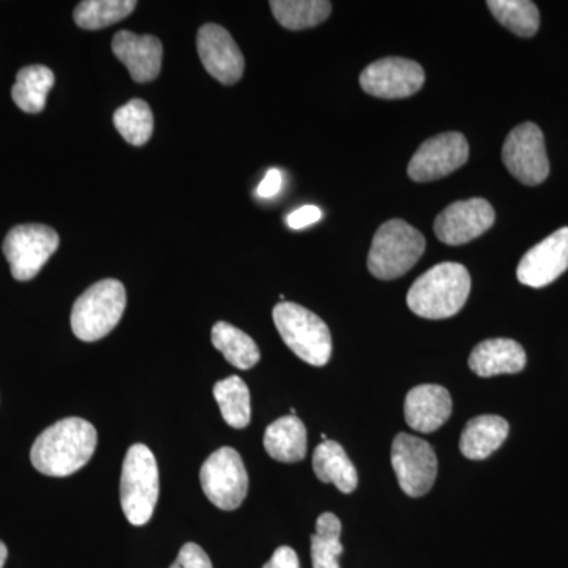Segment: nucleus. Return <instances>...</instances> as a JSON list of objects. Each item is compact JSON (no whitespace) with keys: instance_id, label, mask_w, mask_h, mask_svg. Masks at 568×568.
<instances>
[{"instance_id":"2f4dec72","label":"nucleus","mask_w":568,"mask_h":568,"mask_svg":"<svg viewBox=\"0 0 568 568\" xmlns=\"http://www.w3.org/2000/svg\"><path fill=\"white\" fill-rule=\"evenodd\" d=\"M283 185V175L280 173V170H268V173L265 174L263 182L257 185L256 194L263 200H268V197H274L275 194L280 193Z\"/></svg>"},{"instance_id":"9b49d317","label":"nucleus","mask_w":568,"mask_h":568,"mask_svg":"<svg viewBox=\"0 0 568 568\" xmlns=\"http://www.w3.org/2000/svg\"><path fill=\"white\" fill-rule=\"evenodd\" d=\"M467 159L469 144L462 133H440L426 140L414 153L407 175L418 183L439 181L459 170Z\"/></svg>"},{"instance_id":"f257e3e1","label":"nucleus","mask_w":568,"mask_h":568,"mask_svg":"<svg viewBox=\"0 0 568 568\" xmlns=\"http://www.w3.org/2000/svg\"><path fill=\"white\" fill-rule=\"evenodd\" d=\"M95 426L84 418L69 417L44 429L31 450L32 466L50 477H69L82 469L95 454Z\"/></svg>"},{"instance_id":"39448f33","label":"nucleus","mask_w":568,"mask_h":568,"mask_svg":"<svg viewBox=\"0 0 568 568\" xmlns=\"http://www.w3.org/2000/svg\"><path fill=\"white\" fill-rule=\"evenodd\" d=\"M425 237L420 231L403 220H388L373 239L368 268L376 278L395 280L407 274L425 253Z\"/></svg>"},{"instance_id":"6ab92c4d","label":"nucleus","mask_w":568,"mask_h":568,"mask_svg":"<svg viewBox=\"0 0 568 568\" xmlns=\"http://www.w3.org/2000/svg\"><path fill=\"white\" fill-rule=\"evenodd\" d=\"M508 422L499 416H478L467 422L459 439V450L467 459L480 462L506 443Z\"/></svg>"},{"instance_id":"5701e85b","label":"nucleus","mask_w":568,"mask_h":568,"mask_svg":"<svg viewBox=\"0 0 568 568\" xmlns=\"http://www.w3.org/2000/svg\"><path fill=\"white\" fill-rule=\"evenodd\" d=\"M212 345L224 355L231 365L239 369H250L260 362V347L252 336L233 324L220 321L212 328Z\"/></svg>"},{"instance_id":"6e6552de","label":"nucleus","mask_w":568,"mask_h":568,"mask_svg":"<svg viewBox=\"0 0 568 568\" xmlns=\"http://www.w3.org/2000/svg\"><path fill=\"white\" fill-rule=\"evenodd\" d=\"M200 480L204 495L222 510H235L248 495V474L244 462L231 447H222L205 459Z\"/></svg>"},{"instance_id":"1a4fd4ad","label":"nucleus","mask_w":568,"mask_h":568,"mask_svg":"<svg viewBox=\"0 0 568 568\" xmlns=\"http://www.w3.org/2000/svg\"><path fill=\"white\" fill-rule=\"evenodd\" d=\"M503 162L508 173L525 185L536 186L547 181V149L544 133L536 123H521L508 133L503 148Z\"/></svg>"},{"instance_id":"cd10ccee","label":"nucleus","mask_w":568,"mask_h":568,"mask_svg":"<svg viewBox=\"0 0 568 568\" xmlns=\"http://www.w3.org/2000/svg\"><path fill=\"white\" fill-rule=\"evenodd\" d=\"M342 521L331 511H325L316 521V534L312 536L313 568H339L343 545Z\"/></svg>"},{"instance_id":"2eb2a0df","label":"nucleus","mask_w":568,"mask_h":568,"mask_svg":"<svg viewBox=\"0 0 568 568\" xmlns=\"http://www.w3.org/2000/svg\"><path fill=\"white\" fill-rule=\"evenodd\" d=\"M567 268L568 227H560L521 257L517 278L525 286L545 287L556 282Z\"/></svg>"},{"instance_id":"c756f323","label":"nucleus","mask_w":568,"mask_h":568,"mask_svg":"<svg viewBox=\"0 0 568 568\" xmlns=\"http://www.w3.org/2000/svg\"><path fill=\"white\" fill-rule=\"evenodd\" d=\"M170 568H213L211 558L200 545L185 544L179 551L178 559Z\"/></svg>"},{"instance_id":"f3484780","label":"nucleus","mask_w":568,"mask_h":568,"mask_svg":"<svg viewBox=\"0 0 568 568\" xmlns=\"http://www.w3.org/2000/svg\"><path fill=\"white\" fill-rule=\"evenodd\" d=\"M452 416V396L436 384L414 387L405 399V418L418 433H433Z\"/></svg>"},{"instance_id":"f03ea898","label":"nucleus","mask_w":568,"mask_h":568,"mask_svg":"<svg viewBox=\"0 0 568 568\" xmlns=\"http://www.w3.org/2000/svg\"><path fill=\"white\" fill-rule=\"evenodd\" d=\"M470 293V275L463 264L440 263L417 278L407 306L425 320H447L459 313Z\"/></svg>"},{"instance_id":"aec40b11","label":"nucleus","mask_w":568,"mask_h":568,"mask_svg":"<svg viewBox=\"0 0 568 568\" xmlns=\"http://www.w3.org/2000/svg\"><path fill=\"white\" fill-rule=\"evenodd\" d=\"M313 470L324 484H334L339 491L349 495L358 485L357 470L347 457L345 448L335 440H323L313 454Z\"/></svg>"},{"instance_id":"9d476101","label":"nucleus","mask_w":568,"mask_h":568,"mask_svg":"<svg viewBox=\"0 0 568 568\" xmlns=\"http://www.w3.org/2000/svg\"><path fill=\"white\" fill-rule=\"evenodd\" d=\"M392 467L399 488L410 497L425 496L435 485L437 458L435 450L420 437L399 433L392 444Z\"/></svg>"},{"instance_id":"b1692460","label":"nucleus","mask_w":568,"mask_h":568,"mask_svg":"<svg viewBox=\"0 0 568 568\" xmlns=\"http://www.w3.org/2000/svg\"><path fill=\"white\" fill-rule=\"evenodd\" d=\"M213 396L222 410L223 420L233 428L242 429L252 420V398L245 381L230 376L213 386Z\"/></svg>"},{"instance_id":"f8f14e48","label":"nucleus","mask_w":568,"mask_h":568,"mask_svg":"<svg viewBox=\"0 0 568 568\" xmlns=\"http://www.w3.org/2000/svg\"><path fill=\"white\" fill-rule=\"evenodd\" d=\"M425 71L420 63L405 58H386L373 62L361 74L362 89L376 99H407L424 88Z\"/></svg>"},{"instance_id":"20e7f679","label":"nucleus","mask_w":568,"mask_h":568,"mask_svg":"<svg viewBox=\"0 0 568 568\" xmlns=\"http://www.w3.org/2000/svg\"><path fill=\"white\" fill-rule=\"evenodd\" d=\"M159 465L151 448L134 444L123 459L121 477V506L133 526L151 521L159 503Z\"/></svg>"},{"instance_id":"423d86ee","label":"nucleus","mask_w":568,"mask_h":568,"mask_svg":"<svg viewBox=\"0 0 568 568\" xmlns=\"http://www.w3.org/2000/svg\"><path fill=\"white\" fill-rule=\"evenodd\" d=\"M276 331L298 358L313 366H324L332 357V336L327 324L315 313L293 302L274 308Z\"/></svg>"},{"instance_id":"4be33fe9","label":"nucleus","mask_w":568,"mask_h":568,"mask_svg":"<svg viewBox=\"0 0 568 568\" xmlns=\"http://www.w3.org/2000/svg\"><path fill=\"white\" fill-rule=\"evenodd\" d=\"M52 85H54V73L48 67H24L18 71L11 97L21 111L37 114L47 106L48 93Z\"/></svg>"},{"instance_id":"bb28decb","label":"nucleus","mask_w":568,"mask_h":568,"mask_svg":"<svg viewBox=\"0 0 568 568\" xmlns=\"http://www.w3.org/2000/svg\"><path fill=\"white\" fill-rule=\"evenodd\" d=\"M134 0H84L74 9V22L85 31H99L133 13Z\"/></svg>"},{"instance_id":"393cba45","label":"nucleus","mask_w":568,"mask_h":568,"mask_svg":"<svg viewBox=\"0 0 568 568\" xmlns=\"http://www.w3.org/2000/svg\"><path fill=\"white\" fill-rule=\"evenodd\" d=\"M271 9L283 28L302 31L316 28L327 20L332 13V3L325 0H272Z\"/></svg>"},{"instance_id":"a211bd4d","label":"nucleus","mask_w":568,"mask_h":568,"mask_svg":"<svg viewBox=\"0 0 568 568\" xmlns=\"http://www.w3.org/2000/svg\"><path fill=\"white\" fill-rule=\"evenodd\" d=\"M526 353L515 339L493 338L474 347L469 368L480 377L515 375L526 366Z\"/></svg>"},{"instance_id":"7ed1b4c3","label":"nucleus","mask_w":568,"mask_h":568,"mask_svg":"<svg viewBox=\"0 0 568 568\" xmlns=\"http://www.w3.org/2000/svg\"><path fill=\"white\" fill-rule=\"evenodd\" d=\"M126 306L125 286L118 280L92 284L74 302L71 331L82 342H99L114 331Z\"/></svg>"},{"instance_id":"412c9836","label":"nucleus","mask_w":568,"mask_h":568,"mask_svg":"<svg viewBox=\"0 0 568 568\" xmlns=\"http://www.w3.org/2000/svg\"><path fill=\"white\" fill-rule=\"evenodd\" d=\"M264 448L280 463H298L306 457V428L297 416L278 418L264 433Z\"/></svg>"},{"instance_id":"0eeeda50","label":"nucleus","mask_w":568,"mask_h":568,"mask_svg":"<svg viewBox=\"0 0 568 568\" xmlns=\"http://www.w3.org/2000/svg\"><path fill=\"white\" fill-rule=\"evenodd\" d=\"M59 234L47 224L14 226L7 234L2 246L13 278L18 282L36 278L59 248Z\"/></svg>"},{"instance_id":"c85d7f7f","label":"nucleus","mask_w":568,"mask_h":568,"mask_svg":"<svg viewBox=\"0 0 568 568\" xmlns=\"http://www.w3.org/2000/svg\"><path fill=\"white\" fill-rule=\"evenodd\" d=\"M114 126L121 136L132 145H144L153 133V114L144 100L134 99L115 111Z\"/></svg>"},{"instance_id":"dca6fc26","label":"nucleus","mask_w":568,"mask_h":568,"mask_svg":"<svg viewBox=\"0 0 568 568\" xmlns=\"http://www.w3.org/2000/svg\"><path fill=\"white\" fill-rule=\"evenodd\" d=\"M112 52L129 69L133 81L151 82L162 70L163 44L153 36L118 32L112 39Z\"/></svg>"},{"instance_id":"a878e982","label":"nucleus","mask_w":568,"mask_h":568,"mask_svg":"<svg viewBox=\"0 0 568 568\" xmlns=\"http://www.w3.org/2000/svg\"><path fill=\"white\" fill-rule=\"evenodd\" d=\"M487 6L504 28L523 39L536 36L540 28V13L529 0H488Z\"/></svg>"},{"instance_id":"ddd939ff","label":"nucleus","mask_w":568,"mask_h":568,"mask_svg":"<svg viewBox=\"0 0 568 568\" xmlns=\"http://www.w3.org/2000/svg\"><path fill=\"white\" fill-rule=\"evenodd\" d=\"M496 213L493 205L481 197L457 201L437 215L436 237L450 246L465 245L487 233L495 224Z\"/></svg>"},{"instance_id":"72a5a7b5","label":"nucleus","mask_w":568,"mask_h":568,"mask_svg":"<svg viewBox=\"0 0 568 568\" xmlns=\"http://www.w3.org/2000/svg\"><path fill=\"white\" fill-rule=\"evenodd\" d=\"M7 556H9V551H7L6 544H3V541H0V568H3V566H6Z\"/></svg>"},{"instance_id":"473e14b6","label":"nucleus","mask_w":568,"mask_h":568,"mask_svg":"<svg viewBox=\"0 0 568 568\" xmlns=\"http://www.w3.org/2000/svg\"><path fill=\"white\" fill-rule=\"evenodd\" d=\"M263 568H301V564L293 548L280 547L275 549L274 555Z\"/></svg>"},{"instance_id":"4468645a","label":"nucleus","mask_w":568,"mask_h":568,"mask_svg":"<svg viewBox=\"0 0 568 568\" xmlns=\"http://www.w3.org/2000/svg\"><path fill=\"white\" fill-rule=\"evenodd\" d=\"M197 54L216 81L234 84L245 70V59L233 36L219 24H204L197 32Z\"/></svg>"},{"instance_id":"7c9ffc66","label":"nucleus","mask_w":568,"mask_h":568,"mask_svg":"<svg viewBox=\"0 0 568 568\" xmlns=\"http://www.w3.org/2000/svg\"><path fill=\"white\" fill-rule=\"evenodd\" d=\"M323 219V212L316 205H304V207L297 209L293 213H290L286 219L287 226L291 230H305V227L312 226Z\"/></svg>"}]
</instances>
